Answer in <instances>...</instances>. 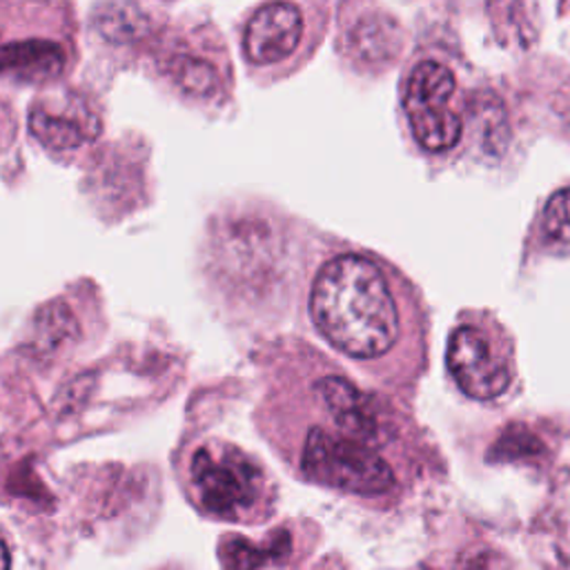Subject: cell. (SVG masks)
Here are the masks:
<instances>
[{"instance_id": "10", "label": "cell", "mask_w": 570, "mask_h": 570, "mask_svg": "<svg viewBox=\"0 0 570 570\" xmlns=\"http://www.w3.org/2000/svg\"><path fill=\"white\" fill-rule=\"evenodd\" d=\"M291 552V537L285 533L274 535L263 546H252L245 539L232 537L221 546V557L226 570H261Z\"/></svg>"}, {"instance_id": "6", "label": "cell", "mask_w": 570, "mask_h": 570, "mask_svg": "<svg viewBox=\"0 0 570 570\" xmlns=\"http://www.w3.org/2000/svg\"><path fill=\"white\" fill-rule=\"evenodd\" d=\"M317 395L341 435L368 443L372 448L388 441L391 432L376 404L352 386L343 376H324L317 384Z\"/></svg>"}, {"instance_id": "5", "label": "cell", "mask_w": 570, "mask_h": 570, "mask_svg": "<svg viewBox=\"0 0 570 570\" xmlns=\"http://www.w3.org/2000/svg\"><path fill=\"white\" fill-rule=\"evenodd\" d=\"M457 80L439 61H421L410 72L404 106L415 141L428 152H446L461 139V119L450 108Z\"/></svg>"}, {"instance_id": "3", "label": "cell", "mask_w": 570, "mask_h": 570, "mask_svg": "<svg viewBox=\"0 0 570 570\" xmlns=\"http://www.w3.org/2000/svg\"><path fill=\"white\" fill-rule=\"evenodd\" d=\"M193 484L204 508L223 519H243L263 502L261 468L232 446H204L195 452Z\"/></svg>"}, {"instance_id": "7", "label": "cell", "mask_w": 570, "mask_h": 570, "mask_svg": "<svg viewBox=\"0 0 570 570\" xmlns=\"http://www.w3.org/2000/svg\"><path fill=\"white\" fill-rule=\"evenodd\" d=\"M32 134L56 152L76 150L94 141L101 132V121L83 99H45L32 108Z\"/></svg>"}, {"instance_id": "8", "label": "cell", "mask_w": 570, "mask_h": 570, "mask_svg": "<svg viewBox=\"0 0 570 570\" xmlns=\"http://www.w3.org/2000/svg\"><path fill=\"white\" fill-rule=\"evenodd\" d=\"M304 36V17L291 3L263 6L248 23L243 47L254 65H274L288 58Z\"/></svg>"}, {"instance_id": "4", "label": "cell", "mask_w": 570, "mask_h": 570, "mask_svg": "<svg viewBox=\"0 0 570 570\" xmlns=\"http://www.w3.org/2000/svg\"><path fill=\"white\" fill-rule=\"evenodd\" d=\"M448 370L468 397L497 399L515 379L511 341L480 321L459 324L448 343Z\"/></svg>"}, {"instance_id": "13", "label": "cell", "mask_w": 570, "mask_h": 570, "mask_svg": "<svg viewBox=\"0 0 570 570\" xmlns=\"http://www.w3.org/2000/svg\"><path fill=\"white\" fill-rule=\"evenodd\" d=\"M350 41H352V50L368 61H372L376 56H384V52L388 50V43H391L388 23L363 21L361 25L354 28Z\"/></svg>"}, {"instance_id": "12", "label": "cell", "mask_w": 570, "mask_h": 570, "mask_svg": "<svg viewBox=\"0 0 570 570\" xmlns=\"http://www.w3.org/2000/svg\"><path fill=\"white\" fill-rule=\"evenodd\" d=\"M541 230L552 245L570 248V187L557 189L548 199L541 219Z\"/></svg>"}, {"instance_id": "9", "label": "cell", "mask_w": 570, "mask_h": 570, "mask_svg": "<svg viewBox=\"0 0 570 570\" xmlns=\"http://www.w3.org/2000/svg\"><path fill=\"white\" fill-rule=\"evenodd\" d=\"M63 69L65 50L54 41H0V74H14L23 80H52Z\"/></svg>"}, {"instance_id": "14", "label": "cell", "mask_w": 570, "mask_h": 570, "mask_svg": "<svg viewBox=\"0 0 570 570\" xmlns=\"http://www.w3.org/2000/svg\"><path fill=\"white\" fill-rule=\"evenodd\" d=\"M0 570H10V552L3 539H0Z\"/></svg>"}, {"instance_id": "2", "label": "cell", "mask_w": 570, "mask_h": 570, "mask_svg": "<svg viewBox=\"0 0 570 570\" xmlns=\"http://www.w3.org/2000/svg\"><path fill=\"white\" fill-rule=\"evenodd\" d=\"M302 468L317 484L363 497L386 495L397 484L395 470L376 448L324 428L308 432Z\"/></svg>"}, {"instance_id": "15", "label": "cell", "mask_w": 570, "mask_h": 570, "mask_svg": "<svg viewBox=\"0 0 570 570\" xmlns=\"http://www.w3.org/2000/svg\"><path fill=\"white\" fill-rule=\"evenodd\" d=\"M0 130H3V125H0Z\"/></svg>"}, {"instance_id": "11", "label": "cell", "mask_w": 570, "mask_h": 570, "mask_svg": "<svg viewBox=\"0 0 570 570\" xmlns=\"http://www.w3.org/2000/svg\"><path fill=\"white\" fill-rule=\"evenodd\" d=\"M172 74L187 91L197 94V97H212L221 87L217 69L210 63L193 56H178L172 63Z\"/></svg>"}, {"instance_id": "1", "label": "cell", "mask_w": 570, "mask_h": 570, "mask_svg": "<svg viewBox=\"0 0 570 570\" xmlns=\"http://www.w3.org/2000/svg\"><path fill=\"white\" fill-rule=\"evenodd\" d=\"M310 315L317 330L352 359H384L404 337L395 285L382 265L363 254H339L319 270Z\"/></svg>"}]
</instances>
